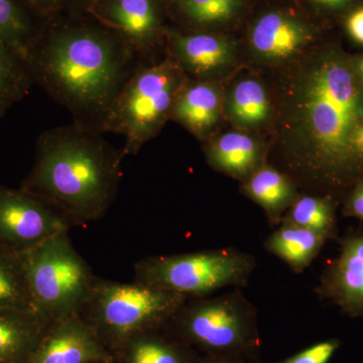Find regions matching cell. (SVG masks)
<instances>
[{"mask_svg":"<svg viewBox=\"0 0 363 363\" xmlns=\"http://www.w3.org/2000/svg\"><path fill=\"white\" fill-rule=\"evenodd\" d=\"M277 145L294 181L336 200L353 186L350 152L363 121V85L340 45L310 49L279 89Z\"/></svg>","mask_w":363,"mask_h":363,"instance_id":"cell-1","label":"cell"},{"mask_svg":"<svg viewBox=\"0 0 363 363\" xmlns=\"http://www.w3.org/2000/svg\"><path fill=\"white\" fill-rule=\"evenodd\" d=\"M136 55L116 33L65 25L37 35L26 65L33 82L75 117L99 131L100 124L135 69Z\"/></svg>","mask_w":363,"mask_h":363,"instance_id":"cell-2","label":"cell"},{"mask_svg":"<svg viewBox=\"0 0 363 363\" xmlns=\"http://www.w3.org/2000/svg\"><path fill=\"white\" fill-rule=\"evenodd\" d=\"M101 133L76 121L45 130L21 190L63 215L73 227L104 218L118 192L124 157Z\"/></svg>","mask_w":363,"mask_h":363,"instance_id":"cell-3","label":"cell"},{"mask_svg":"<svg viewBox=\"0 0 363 363\" xmlns=\"http://www.w3.org/2000/svg\"><path fill=\"white\" fill-rule=\"evenodd\" d=\"M186 80L187 76L171 55L135 68L100 124V133H121L125 140L123 157L138 155L161 133Z\"/></svg>","mask_w":363,"mask_h":363,"instance_id":"cell-4","label":"cell"},{"mask_svg":"<svg viewBox=\"0 0 363 363\" xmlns=\"http://www.w3.org/2000/svg\"><path fill=\"white\" fill-rule=\"evenodd\" d=\"M188 298L157 286L97 277L79 315L108 350V344L119 347L133 336L166 326Z\"/></svg>","mask_w":363,"mask_h":363,"instance_id":"cell-5","label":"cell"},{"mask_svg":"<svg viewBox=\"0 0 363 363\" xmlns=\"http://www.w3.org/2000/svg\"><path fill=\"white\" fill-rule=\"evenodd\" d=\"M23 253L35 312L51 323L79 314L97 276L74 247L69 231Z\"/></svg>","mask_w":363,"mask_h":363,"instance_id":"cell-6","label":"cell"},{"mask_svg":"<svg viewBox=\"0 0 363 363\" xmlns=\"http://www.w3.org/2000/svg\"><path fill=\"white\" fill-rule=\"evenodd\" d=\"M255 269L257 260L250 253L216 248L145 257L135 264V281L189 298H203L224 289L245 288Z\"/></svg>","mask_w":363,"mask_h":363,"instance_id":"cell-7","label":"cell"},{"mask_svg":"<svg viewBox=\"0 0 363 363\" xmlns=\"http://www.w3.org/2000/svg\"><path fill=\"white\" fill-rule=\"evenodd\" d=\"M255 306L241 289L188 298L169 320L189 340L207 350L228 351L247 345L255 324Z\"/></svg>","mask_w":363,"mask_h":363,"instance_id":"cell-8","label":"cell"},{"mask_svg":"<svg viewBox=\"0 0 363 363\" xmlns=\"http://www.w3.org/2000/svg\"><path fill=\"white\" fill-rule=\"evenodd\" d=\"M70 221L21 189L0 185V245L26 252L55 234L70 231Z\"/></svg>","mask_w":363,"mask_h":363,"instance_id":"cell-9","label":"cell"},{"mask_svg":"<svg viewBox=\"0 0 363 363\" xmlns=\"http://www.w3.org/2000/svg\"><path fill=\"white\" fill-rule=\"evenodd\" d=\"M319 32L295 14L267 11L253 21L248 33L250 52L267 66H289L307 52Z\"/></svg>","mask_w":363,"mask_h":363,"instance_id":"cell-10","label":"cell"},{"mask_svg":"<svg viewBox=\"0 0 363 363\" xmlns=\"http://www.w3.org/2000/svg\"><path fill=\"white\" fill-rule=\"evenodd\" d=\"M111 351L80 315L52 322L28 363H97Z\"/></svg>","mask_w":363,"mask_h":363,"instance_id":"cell-11","label":"cell"},{"mask_svg":"<svg viewBox=\"0 0 363 363\" xmlns=\"http://www.w3.org/2000/svg\"><path fill=\"white\" fill-rule=\"evenodd\" d=\"M91 13L138 54L150 51L162 33L159 0H101Z\"/></svg>","mask_w":363,"mask_h":363,"instance_id":"cell-12","label":"cell"},{"mask_svg":"<svg viewBox=\"0 0 363 363\" xmlns=\"http://www.w3.org/2000/svg\"><path fill=\"white\" fill-rule=\"evenodd\" d=\"M317 293L345 314L363 317V233L343 238L338 257L322 274Z\"/></svg>","mask_w":363,"mask_h":363,"instance_id":"cell-13","label":"cell"},{"mask_svg":"<svg viewBox=\"0 0 363 363\" xmlns=\"http://www.w3.org/2000/svg\"><path fill=\"white\" fill-rule=\"evenodd\" d=\"M171 56L185 74L199 80H214L235 64V43L213 33H178L169 35Z\"/></svg>","mask_w":363,"mask_h":363,"instance_id":"cell-14","label":"cell"},{"mask_svg":"<svg viewBox=\"0 0 363 363\" xmlns=\"http://www.w3.org/2000/svg\"><path fill=\"white\" fill-rule=\"evenodd\" d=\"M224 94L215 80L187 79L177 94L169 119L199 140H209L224 116Z\"/></svg>","mask_w":363,"mask_h":363,"instance_id":"cell-15","label":"cell"},{"mask_svg":"<svg viewBox=\"0 0 363 363\" xmlns=\"http://www.w3.org/2000/svg\"><path fill=\"white\" fill-rule=\"evenodd\" d=\"M204 152L212 169L242 183L266 162L267 147L247 130H233L209 138Z\"/></svg>","mask_w":363,"mask_h":363,"instance_id":"cell-16","label":"cell"},{"mask_svg":"<svg viewBox=\"0 0 363 363\" xmlns=\"http://www.w3.org/2000/svg\"><path fill=\"white\" fill-rule=\"evenodd\" d=\"M240 191L264 210L269 224L274 226L281 224L284 215L300 194L292 177L267 162L241 183Z\"/></svg>","mask_w":363,"mask_h":363,"instance_id":"cell-17","label":"cell"},{"mask_svg":"<svg viewBox=\"0 0 363 363\" xmlns=\"http://www.w3.org/2000/svg\"><path fill=\"white\" fill-rule=\"evenodd\" d=\"M50 325L35 312L0 309V363H28Z\"/></svg>","mask_w":363,"mask_h":363,"instance_id":"cell-18","label":"cell"},{"mask_svg":"<svg viewBox=\"0 0 363 363\" xmlns=\"http://www.w3.org/2000/svg\"><path fill=\"white\" fill-rule=\"evenodd\" d=\"M274 112L271 96L259 79H238L224 94V116L240 130L264 128L272 121Z\"/></svg>","mask_w":363,"mask_h":363,"instance_id":"cell-19","label":"cell"},{"mask_svg":"<svg viewBox=\"0 0 363 363\" xmlns=\"http://www.w3.org/2000/svg\"><path fill=\"white\" fill-rule=\"evenodd\" d=\"M326 241L324 236L309 229L281 223L267 236L264 248L286 262L294 272L301 274L311 266Z\"/></svg>","mask_w":363,"mask_h":363,"instance_id":"cell-20","label":"cell"},{"mask_svg":"<svg viewBox=\"0 0 363 363\" xmlns=\"http://www.w3.org/2000/svg\"><path fill=\"white\" fill-rule=\"evenodd\" d=\"M281 223L309 229L327 240L336 238V200L329 196L300 193L284 215Z\"/></svg>","mask_w":363,"mask_h":363,"instance_id":"cell-21","label":"cell"},{"mask_svg":"<svg viewBox=\"0 0 363 363\" xmlns=\"http://www.w3.org/2000/svg\"><path fill=\"white\" fill-rule=\"evenodd\" d=\"M0 309L35 312L26 276L25 253L0 245Z\"/></svg>","mask_w":363,"mask_h":363,"instance_id":"cell-22","label":"cell"},{"mask_svg":"<svg viewBox=\"0 0 363 363\" xmlns=\"http://www.w3.org/2000/svg\"><path fill=\"white\" fill-rule=\"evenodd\" d=\"M33 83L26 62L0 40V117L30 93Z\"/></svg>","mask_w":363,"mask_h":363,"instance_id":"cell-23","label":"cell"},{"mask_svg":"<svg viewBox=\"0 0 363 363\" xmlns=\"http://www.w3.org/2000/svg\"><path fill=\"white\" fill-rule=\"evenodd\" d=\"M28 9L20 0H0V40L9 45L26 63L38 35Z\"/></svg>","mask_w":363,"mask_h":363,"instance_id":"cell-24","label":"cell"},{"mask_svg":"<svg viewBox=\"0 0 363 363\" xmlns=\"http://www.w3.org/2000/svg\"><path fill=\"white\" fill-rule=\"evenodd\" d=\"M177 11L190 25L212 28L235 20L243 9V0H172Z\"/></svg>","mask_w":363,"mask_h":363,"instance_id":"cell-25","label":"cell"},{"mask_svg":"<svg viewBox=\"0 0 363 363\" xmlns=\"http://www.w3.org/2000/svg\"><path fill=\"white\" fill-rule=\"evenodd\" d=\"M154 331L143 332L121 344L124 363H185L177 346L155 335Z\"/></svg>","mask_w":363,"mask_h":363,"instance_id":"cell-26","label":"cell"},{"mask_svg":"<svg viewBox=\"0 0 363 363\" xmlns=\"http://www.w3.org/2000/svg\"><path fill=\"white\" fill-rule=\"evenodd\" d=\"M337 347L338 343L334 340L318 343L281 363H327Z\"/></svg>","mask_w":363,"mask_h":363,"instance_id":"cell-27","label":"cell"},{"mask_svg":"<svg viewBox=\"0 0 363 363\" xmlns=\"http://www.w3.org/2000/svg\"><path fill=\"white\" fill-rule=\"evenodd\" d=\"M318 11L328 16H345L355 7L363 4V0H306Z\"/></svg>","mask_w":363,"mask_h":363,"instance_id":"cell-28","label":"cell"},{"mask_svg":"<svg viewBox=\"0 0 363 363\" xmlns=\"http://www.w3.org/2000/svg\"><path fill=\"white\" fill-rule=\"evenodd\" d=\"M350 164L353 184L363 176V121L357 126L350 143Z\"/></svg>","mask_w":363,"mask_h":363,"instance_id":"cell-29","label":"cell"},{"mask_svg":"<svg viewBox=\"0 0 363 363\" xmlns=\"http://www.w3.org/2000/svg\"><path fill=\"white\" fill-rule=\"evenodd\" d=\"M345 217H353L363 221V176L348 191L342 208Z\"/></svg>","mask_w":363,"mask_h":363,"instance_id":"cell-30","label":"cell"},{"mask_svg":"<svg viewBox=\"0 0 363 363\" xmlns=\"http://www.w3.org/2000/svg\"><path fill=\"white\" fill-rule=\"evenodd\" d=\"M344 28L353 42L363 45V4L344 16Z\"/></svg>","mask_w":363,"mask_h":363,"instance_id":"cell-31","label":"cell"},{"mask_svg":"<svg viewBox=\"0 0 363 363\" xmlns=\"http://www.w3.org/2000/svg\"><path fill=\"white\" fill-rule=\"evenodd\" d=\"M20 1L32 11L43 13V11L54 9V6H58L64 0H20Z\"/></svg>","mask_w":363,"mask_h":363,"instance_id":"cell-32","label":"cell"},{"mask_svg":"<svg viewBox=\"0 0 363 363\" xmlns=\"http://www.w3.org/2000/svg\"><path fill=\"white\" fill-rule=\"evenodd\" d=\"M350 57L353 70L357 74L358 80L363 85V52L362 54L350 55Z\"/></svg>","mask_w":363,"mask_h":363,"instance_id":"cell-33","label":"cell"},{"mask_svg":"<svg viewBox=\"0 0 363 363\" xmlns=\"http://www.w3.org/2000/svg\"><path fill=\"white\" fill-rule=\"evenodd\" d=\"M79 1L89 9V7L94 6V4H97V2L101 1V0H79Z\"/></svg>","mask_w":363,"mask_h":363,"instance_id":"cell-34","label":"cell"},{"mask_svg":"<svg viewBox=\"0 0 363 363\" xmlns=\"http://www.w3.org/2000/svg\"><path fill=\"white\" fill-rule=\"evenodd\" d=\"M111 362V359L106 360V362H97V363H109Z\"/></svg>","mask_w":363,"mask_h":363,"instance_id":"cell-35","label":"cell"},{"mask_svg":"<svg viewBox=\"0 0 363 363\" xmlns=\"http://www.w3.org/2000/svg\"><path fill=\"white\" fill-rule=\"evenodd\" d=\"M214 363H231V362H214Z\"/></svg>","mask_w":363,"mask_h":363,"instance_id":"cell-36","label":"cell"}]
</instances>
